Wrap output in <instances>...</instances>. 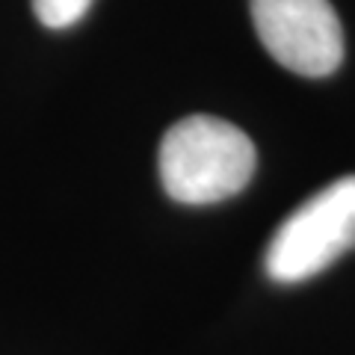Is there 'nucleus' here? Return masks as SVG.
Listing matches in <instances>:
<instances>
[{
	"label": "nucleus",
	"mask_w": 355,
	"mask_h": 355,
	"mask_svg": "<svg viewBox=\"0 0 355 355\" xmlns=\"http://www.w3.org/2000/svg\"><path fill=\"white\" fill-rule=\"evenodd\" d=\"M355 246V175L338 178L287 216L266 246V275L299 284Z\"/></svg>",
	"instance_id": "nucleus-2"
},
{
	"label": "nucleus",
	"mask_w": 355,
	"mask_h": 355,
	"mask_svg": "<svg viewBox=\"0 0 355 355\" xmlns=\"http://www.w3.org/2000/svg\"><path fill=\"white\" fill-rule=\"evenodd\" d=\"M252 139L216 116H187L166 130L157 154L160 184L181 205H216L246 190L254 175Z\"/></svg>",
	"instance_id": "nucleus-1"
},
{
	"label": "nucleus",
	"mask_w": 355,
	"mask_h": 355,
	"mask_svg": "<svg viewBox=\"0 0 355 355\" xmlns=\"http://www.w3.org/2000/svg\"><path fill=\"white\" fill-rule=\"evenodd\" d=\"M270 57L302 77H329L343 62V27L329 0H249Z\"/></svg>",
	"instance_id": "nucleus-3"
},
{
	"label": "nucleus",
	"mask_w": 355,
	"mask_h": 355,
	"mask_svg": "<svg viewBox=\"0 0 355 355\" xmlns=\"http://www.w3.org/2000/svg\"><path fill=\"white\" fill-rule=\"evenodd\" d=\"M92 6V0H33V12L51 30H65L77 24Z\"/></svg>",
	"instance_id": "nucleus-4"
}]
</instances>
